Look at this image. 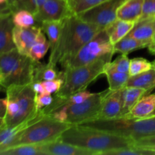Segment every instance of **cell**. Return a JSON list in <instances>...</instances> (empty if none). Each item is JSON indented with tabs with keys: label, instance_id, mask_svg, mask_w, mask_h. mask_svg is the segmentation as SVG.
<instances>
[{
	"label": "cell",
	"instance_id": "obj_9",
	"mask_svg": "<svg viewBox=\"0 0 155 155\" xmlns=\"http://www.w3.org/2000/svg\"><path fill=\"white\" fill-rule=\"evenodd\" d=\"M114 45L109 39L105 28L88 41L75 55L61 64L62 71L88 64L100 58L113 56Z\"/></svg>",
	"mask_w": 155,
	"mask_h": 155
},
{
	"label": "cell",
	"instance_id": "obj_45",
	"mask_svg": "<svg viewBox=\"0 0 155 155\" xmlns=\"http://www.w3.org/2000/svg\"><path fill=\"white\" fill-rule=\"evenodd\" d=\"M7 3H8V0H0V5L7 4Z\"/></svg>",
	"mask_w": 155,
	"mask_h": 155
},
{
	"label": "cell",
	"instance_id": "obj_17",
	"mask_svg": "<svg viewBox=\"0 0 155 155\" xmlns=\"http://www.w3.org/2000/svg\"><path fill=\"white\" fill-rule=\"evenodd\" d=\"M155 111V93L145 94L133 106L126 117L142 119L151 117Z\"/></svg>",
	"mask_w": 155,
	"mask_h": 155
},
{
	"label": "cell",
	"instance_id": "obj_34",
	"mask_svg": "<svg viewBox=\"0 0 155 155\" xmlns=\"http://www.w3.org/2000/svg\"><path fill=\"white\" fill-rule=\"evenodd\" d=\"M42 83L45 88V92L52 95V94H56L60 90L64 83V80L62 78H57L54 80L42 81Z\"/></svg>",
	"mask_w": 155,
	"mask_h": 155
},
{
	"label": "cell",
	"instance_id": "obj_13",
	"mask_svg": "<svg viewBox=\"0 0 155 155\" xmlns=\"http://www.w3.org/2000/svg\"><path fill=\"white\" fill-rule=\"evenodd\" d=\"M40 30L39 27H19L15 26L13 29V39L16 49L21 54L28 56L29 51Z\"/></svg>",
	"mask_w": 155,
	"mask_h": 155
},
{
	"label": "cell",
	"instance_id": "obj_2",
	"mask_svg": "<svg viewBox=\"0 0 155 155\" xmlns=\"http://www.w3.org/2000/svg\"><path fill=\"white\" fill-rule=\"evenodd\" d=\"M60 140L93 152L104 154L134 145V140L99 129L83 125H71L61 135Z\"/></svg>",
	"mask_w": 155,
	"mask_h": 155
},
{
	"label": "cell",
	"instance_id": "obj_18",
	"mask_svg": "<svg viewBox=\"0 0 155 155\" xmlns=\"http://www.w3.org/2000/svg\"><path fill=\"white\" fill-rule=\"evenodd\" d=\"M144 0H125L117 10V19L136 23L141 18Z\"/></svg>",
	"mask_w": 155,
	"mask_h": 155
},
{
	"label": "cell",
	"instance_id": "obj_11",
	"mask_svg": "<svg viewBox=\"0 0 155 155\" xmlns=\"http://www.w3.org/2000/svg\"><path fill=\"white\" fill-rule=\"evenodd\" d=\"M73 15L68 0H47L35 15L38 22L46 21H62Z\"/></svg>",
	"mask_w": 155,
	"mask_h": 155
},
{
	"label": "cell",
	"instance_id": "obj_35",
	"mask_svg": "<svg viewBox=\"0 0 155 155\" xmlns=\"http://www.w3.org/2000/svg\"><path fill=\"white\" fill-rule=\"evenodd\" d=\"M36 106L37 110H41L45 107H48L52 104L54 101V97L48 93H43V94H36Z\"/></svg>",
	"mask_w": 155,
	"mask_h": 155
},
{
	"label": "cell",
	"instance_id": "obj_10",
	"mask_svg": "<svg viewBox=\"0 0 155 155\" xmlns=\"http://www.w3.org/2000/svg\"><path fill=\"white\" fill-rule=\"evenodd\" d=\"M125 0H108L79 14L86 23L106 28L117 19V10Z\"/></svg>",
	"mask_w": 155,
	"mask_h": 155
},
{
	"label": "cell",
	"instance_id": "obj_8",
	"mask_svg": "<svg viewBox=\"0 0 155 155\" xmlns=\"http://www.w3.org/2000/svg\"><path fill=\"white\" fill-rule=\"evenodd\" d=\"M107 91L95 93L83 102L56 109L48 115L70 125H80L98 119Z\"/></svg>",
	"mask_w": 155,
	"mask_h": 155
},
{
	"label": "cell",
	"instance_id": "obj_40",
	"mask_svg": "<svg viewBox=\"0 0 155 155\" xmlns=\"http://www.w3.org/2000/svg\"><path fill=\"white\" fill-rule=\"evenodd\" d=\"M8 14H12L11 8L8 5V4L7 3V4L0 5V16H2L4 15H8Z\"/></svg>",
	"mask_w": 155,
	"mask_h": 155
},
{
	"label": "cell",
	"instance_id": "obj_25",
	"mask_svg": "<svg viewBox=\"0 0 155 155\" xmlns=\"http://www.w3.org/2000/svg\"><path fill=\"white\" fill-rule=\"evenodd\" d=\"M62 21H46L41 23L40 28L46 36L50 43V50H52L57 44L62 27Z\"/></svg>",
	"mask_w": 155,
	"mask_h": 155
},
{
	"label": "cell",
	"instance_id": "obj_19",
	"mask_svg": "<svg viewBox=\"0 0 155 155\" xmlns=\"http://www.w3.org/2000/svg\"><path fill=\"white\" fill-rule=\"evenodd\" d=\"M125 87L143 89L149 92L155 88V67L135 76H130Z\"/></svg>",
	"mask_w": 155,
	"mask_h": 155
},
{
	"label": "cell",
	"instance_id": "obj_24",
	"mask_svg": "<svg viewBox=\"0 0 155 155\" xmlns=\"http://www.w3.org/2000/svg\"><path fill=\"white\" fill-rule=\"evenodd\" d=\"M150 43L148 42L137 40L127 35L114 45V51L115 53L118 52L127 54L136 50L148 47Z\"/></svg>",
	"mask_w": 155,
	"mask_h": 155
},
{
	"label": "cell",
	"instance_id": "obj_49",
	"mask_svg": "<svg viewBox=\"0 0 155 155\" xmlns=\"http://www.w3.org/2000/svg\"><path fill=\"white\" fill-rule=\"evenodd\" d=\"M155 41V32H154V39H153V41H152V42H154Z\"/></svg>",
	"mask_w": 155,
	"mask_h": 155
},
{
	"label": "cell",
	"instance_id": "obj_31",
	"mask_svg": "<svg viewBox=\"0 0 155 155\" xmlns=\"http://www.w3.org/2000/svg\"><path fill=\"white\" fill-rule=\"evenodd\" d=\"M154 68V63L143 58H135L130 60L129 74L130 76H135L151 70Z\"/></svg>",
	"mask_w": 155,
	"mask_h": 155
},
{
	"label": "cell",
	"instance_id": "obj_29",
	"mask_svg": "<svg viewBox=\"0 0 155 155\" xmlns=\"http://www.w3.org/2000/svg\"><path fill=\"white\" fill-rule=\"evenodd\" d=\"M0 155H44L40 145H19L0 152Z\"/></svg>",
	"mask_w": 155,
	"mask_h": 155
},
{
	"label": "cell",
	"instance_id": "obj_23",
	"mask_svg": "<svg viewBox=\"0 0 155 155\" xmlns=\"http://www.w3.org/2000/svg\"><path fill=\"white\" fill-rule=\"evenodd\" d=\"M49 48V42L45 33L41 30L29 51L28 56L34 61H40L47 54Z\"/></svg>",
	"mask_w": 155,
	"mask_h": 155
},
{
	"label": "cell",
	"instance_id": "obj_5",
	"mask_svg": "<svg viewBox=\"0 0 155 155\" xmlns=\"http://www.w3.org/2000/svg\"><path fill=\"white\" fill-rule=\"evenodd\" d=\"M80 125L99 129L136 141L155 135V117L136 119L120 117L114 119H96Z\"/></svg>",
	"mask_w": 155,
	"mask_h": 155
},
{
	"label": "cell",
	"instance_id": "obj_36",
	"mask_svg": "<svg viewBox=\"0 0 155 155\" xmlns=\"http://www.w3.org/2000/svg\"><path fill=\"white\" fill-rule=\"evenodd\" d=\"M155 18V0H144L142 12L139 20Z\"/></svg>",
	"mask_w": 155,
	"mask_h": 155
},
{
	"label": "cell",
	"instance_id": "obj_38",
	"mask_svg": "<svg viewBox=\"0 0 155 155\" xmlns=\"http://www.w3.org/2000/svg\"><path fill=\"white\" fill-rule=\"evenodd\" d=\"M32 86H33V90H34L35 93L36 95H38V94L46 93L42 82H36V83H32Z\"/></svg>",
	"mask_w": 155,
	"mask_h": 155
},
{
	"label": "cell",
	"instance_id": "obj_48",
	"mask_svg": "<svg viewBox=\"0 0 155 155\" xmlns=\"http://www.w3.org/2000/svg\"><path fill=\"white\" fill-rule=\"evenodd\" d=\"M151 117H155V111L154 112V113H153V114H151Z\"/></svg>",
	"mask_w": 155,
	"mask_h": 155
},
{
	"label": "cell",
	"instance_id": "obj_37",
	"mask_svg": "<svg viewBox=\"0 0 155 155\" xmlns=\"http://www.w3.org/2000/svg\"><path fill=\"white\" fill-rule=\"evenodd\" d=\"M134 145L136 146H152L155 145V135L151 136H147V137L142 138L139 140L134 142Z\"/></svg>",
	"mask_w": 155,
	"mask_h": 155
},
{
	"label": "cell",
	"instance_id": "obj_44",
	"mask_svg": "<svg viewBox=\"0 0 155 155\" xmlns=\"http://www.w3.org/2000/svg\"><path fill=\"white\" fill-rule=\"evenodd\" d=\"M144 148H148V149L152 150V151H154L155 152V145H152V146H144Z\"/></svg>",
	"mask_w": 155,
	"mask_h": 155
},
{
	"label": "cell",
	"instance_id": "obj_53",
	"mask_svg": "<svg viewBox=\"0 0 155 155\" xmlns=\"http://www.w3.org/2000/svg\"><path fill=\"white\" fill-rule=\"evenodd\" d=\"M0 17H1V16H0Z\"/></svg>",
	"mask_w": 155,
	"mask_h": 155
},
{
	"label": "cell",
	"instance_id": "obj_1",
	"mask_svg": "<svg viewBox=\"0 0 155 155\" xmlns=\"http://www.w3.org/2000/svg\"><path fill=\"white\" fill-rule=\"evenodd\" d=\"M101 30L103 28L86 23L74 14L65 18L59 39L51 50L48 62L57 66L67 61Z\"/></svg>",
	"mask_w": 155,
	"mask_h": 155
},
{
	"label": "cell",
	"instance_id": "obj_3",
	"mask_svg": "<svg viewBox=\"0 0 155 155\" xmlns=\"http://www.w3.org/2000/svg\"><path fill=\"white\" fill-rule=\"evenodd\" d=\"M7 109L4 126L17 127L30 122L39 115L36 106V93L32 84L13 85L5 89Z\"/></svg>",
	"mask_w": 155,
	"mask_h": 155
},
{
	"label": "cell",
	"instance_id": "obj_15",
	"mask_svg": "<svg viewBox=\"0 0 155 155\" xmlns=\"http://www.w3.org/2000/svg\"><path fill=\"white\" fill-rule=\"evenodd\" d=\"M14 27L12 14L0 17V54L16 48L13 39Z\"/></svg>",
	"mask_w": 155,
	"mask_h": 155
},
{
	"label": "cell",
	"instance_id": "obj_21",
	"mask_svg": "<svg viewBox=\"0 0 155 155\" xmlns=\"http://www.w3.org/2000/svg\"><path fill=\"white\" fill-rule=\"evenodd\" d=\"M135 24L136 23L132 21L117 19L114 22L107 26L105 30L111 43L114 45L116 42L127 36L133 28Z\"/></svg>",
	"mask_w": 155,
	"mask_h": 155
},
{
	"label": "cell",
	"instance_id": "obj_6",
	"mask_svg": "<svg viewBox=\"0 0 155 155\" xmlns=\"http://www.w3.org/2000/svg\"><path fill=\"white\" fill-rule=\"evenodd\" d=\"M35 61L16 48L0 54V82L5 89L33 83Z\"/></svg>",
	"mask_w": 155,
	"mask_h": 155
},
{
	"label": "cell",
	"instance_id": "obj_30",
	"mask_svg": "<svg viewBox=\"0 0 155 155\" xmlns=\"http://www.w3.org/2000/svg\"><path fill=\"white\" fill-rule=\"evenodd\" d=\"M108 0H68L71 12L74 15H79L94 6Z\"/></svg>",
	"mask_w": 155,
	"mask_h": 155
},
{
	"label": "cell",
	"instance_id": "obj_26",
	"mask_svg": "<svg viewBox=\"0 0 155 155\" xmlns=\"http://www.w3.org/2000/svg\"><path fill=\"white\" fill-rule=\"evenodd\" d=\"M31 121L24 123L17 127H8L3 125L0 128V152L10 148L17 134L21 132L23 129L25 128Z\"/></svg>",
	"mask_w": 155,
	"mask_h": 155
},
{
	"label": "cell",
	"instance_id": "obj_42",
	"mask_svg": "<svg viewBox=\"0 0 155 155\" xmlns=\"http://www.w3.org/2000/svg\"><path fill=\"white\" fill-rule=\"evenodd\" d=\"M148 49H149V51H151L152 54H154V52H155V41L154 42H151V43L148 45Z\"/></svg>",
	"mask_w": 155,
	"mask_h": 155
},
{
	"label": "cell",
	"instance_id": "obj_7",
	"mask_svg": "<svg viewBox=\"0 0 155 155\" xmlns=\"http://www.w3.org/2000/svg\"><path fill=\"white\" fill-rule=\"evenodd\" d=\"M113 56L100 58L88 64L62 71L64 83L60 90L54 94L58 98H66L80 91L85 90L89 84L104 74L106 64L111 61Z\"/></svg>",
	"mask_w": 155,
	"mask_h": 155
},
{
	"label": "cell",
	"instance_id": "obj_50",
	"mask_svg": "<svg viewBox=\"0 0 155 155\" xmlns=\"http://www.w3.org/2000/svg\"><path fill=\"white\" fill-rule=\"evenodd\" d=\"M154 54H155V52H154ZM154 63L155 64V61H154Z\"/></svg>",
	"mask_w": 155,
	"mask_h": 155
},
{
	"label": "cell",
	"instance_id": "obj_33",
	"mask_svg": "<svg viewBox=\"0 0 155 155\" xmlns=\"http://www.w3.org/2000/svg\"><path fill=\"white\" fill-rule=\"evenodd\" d=\"M39 7H38L36 0H19L15 5L12 13L18 10H26L36 15Z\"/></svg>",
	"mask_w": 155,
	"mask_h": 155
},
{
	"label": "cell",
	"instance_id": "obj_46",
	"mask_svg": "<svg viewBox=\"0 0 155 155\" xmlns=\"http://www.w3.org/2000/svg\"><path fill=\"white\" fill-rule=\"evenodd\" d=\"M4 125V118H0V128Z\"/></svg>",
	"mask_w": 155,
	"mask_h": 155
},
{
	"label": "cell",
	"instance_id": "obj_47",
	"mask_svg": "<svg viewBox=\"0 0 155 155\" xmlns=\"http://www.w3.org/2000/svg\"><path fill=\"white\" fill-rule=\"evenodd\" d=\"M3 89H5L4 88V86H2V84L1 83V82H0V91H2V90H3Z\"/></svg>",
	"mask_w": 155,
	"mask_h": 155
},
{
	"label": "cell",
	"instance_id": "obj_41",
	"mask_svg": "<svg viewBox=\"0 0 155 155\" xmlns=\"http://www.w3.org/2000/svg\"><path fill=\"white\" fill-rule=\"evenodd\" d=\"M18 1H19V0H8V5L10 6L12 12H13L14 8H15V5L17 4V2H18Z\"/></svg>",
	"mask_w": 155,
	"mask_h": 155
},
{
	"label": "cell",
	"instance_id": "obj_51",
	"mask_svg": "<svg viewBox=\"0 0 155 155\" xmlns=\"http://www.w3.org/2000/svg\"><path fill=\"white\" fill-rule=\"evenodd\" d=\"M153 63H154V62H153ZM154 65L155 66V64H154Z\"/></svg>",
	"mask_w": 155,
	"mask_h": 155
},
{
	"label": "cell",
	"instance_id": "obj_4",
	"mask_svg": "<svg viewBox=\"0 0 155 155\" xmlns=\"http://www.w3.org/2000/svg\"><path fill=\"white\" fill-rule=\"evenodd\" d=\"M71 126L39 111V116L17 134L11 147L19 145H41L57 140Z\"/></svg>",
	"mask_w": 155,
	"mask_h": 155
},
{
	"label": "cell",
	"instance_id": "obj_16",
	"mask_svg": "<svg viewBox=\"0 0 155 155\" xmlns=\"http://www.w3.org/2000/svg\"><path fill=\"white\" fill-rule=\"evenodd\" d=\"M155 32V18L139 20L135 24L128 36L137 40L151 44L154 39Z\"/></svg>",
	"mask_w": 155,
	"mask_h": 155
},
{
	"label": "cell",
	"instance_id": "obj_12",
	"mask_svg": "<svg viewBox=\"0 0 155 155\" xmlns=\"http://www.w3.org/2000/svg\"><path fill=\"white\" fill-rule=\"evenodd\" d=\"M122 89L116 91L107 89L103 98L98 119H114L121 117Z\"/></svg>",
	"mask_w": 155,
	"mask_h": 155
},
{
	"label": "cell",
	"instance_id": "obj_20",
	"mask_svg": "<svg viewBox=\"0 0 155 155\" xmlns=\"http://www.w3.org/2000/svg\"><path fill=\"white\" fill-rule=\"evenodd\" d=\"M148 92L143 89L136 87H124L122 89V110L121 117L129 114L133 106L145 94Z\"/></svg>",
	"mask_w": 155,
	"mask_h": 155
},
{
	"label": "cell",
	"instance_id": "obj_32",
	"mask_svg": "<svg viewBox=\"0 0 155 155\" xmlns=\"http://www.w3.org/2000/svg\"><path fill=\"white\" fill-rule=\"evenodd\" d=\"M130 66V59L127 54H121L114 61L106 64L105 68L121 73L129 74Z\"/></svg>",
	"mask_w": 155,
	"mask_h": 155
},
{
	"label": "cell",
	"instance_id": "obj_39",
	"mask_svg": "<svg viewBox=\"0 0 155 155\" xmlns=\"http://www.w3.org/2000/svg\"><path fill=\"white\" fill-rule=\"evenodd\" d=\"M7 109V98H0V118H5Z\"/></svg>",
	"mask_w": 155,
	"mask_h": 155
},
{
	"label": "cell",
	"instance_id": "obj_52",
	"mask_svg": "<svg viewBox=\"0 0 155 155\" xmlns=\"http://www.w3.org/2000/svg\"><path fill=\"white\" fill-rule=\"evenodd\" d=\"M154 67H155V66H154Z\"/></svg>",
	"mask_w": 155,
	"mask_h": 155
},
{
	"label": "cell",
	"instance_id": "obj_22",
	"mask_svg": "<svg viewBox=\"0 0 155 155\" xmlns=\"http://www.w3.org/2000/svg\"><path fill=\"white\" fill-rule=\"evenodd\" d=\"M62 73V71H58L56 66L51 64L48 62L44 64L40 61H35L33 83L61 78Z\"/></svg>",
	"mask_w": 155,
	"mask_h": 155
},
{
	"label": "cell",
	"instance_id": "obj_14",
	"mask_svg": "<svg viewBox=\"0 0 155 155\" xmlns=\"http://www.w3.org/2000/svg\"><path fill=\"white\" fill-rule=\"evenodd\" d=\"M40 147L44 155H95L92 151L62 142L59 139L41 144Z\"/></svg>",
	"mask_w": 155,
	"mask_h": 155
},
{
	"label": "cell",
	"instance_id": "obj_43",
	"mask_svg": "<svg viewBox=\"0 0 155 155\" xmlns=\"http://www.w3.org/2000/svg\"><path fill=\"white\" fill-rule=\"evenodd\" d=\"M46 1H47V0H36V2H37L38 7H39V8L42 7V6L44 5V3H45ZM37 12H38V11H37Z\"/></svg>",
	"mask_w": 155,
	"mask_h": 155
},
{
	"label": "cell",
	"instance_id": "obj_28",
	"mask_svg": "<svg viewBox=\"0 0 155 155\" xmlns=\"http://www.w3.org/2000/svg\"><path fill=\"white\" fill-rule=\"evenodd\" d=\"M12 21L15 26L19 27H40L41 26V24L38 22L35 15L31 12L26 10H18L13 12Z\"/></svg>",
	"mask_w": 155,
	"mask_h": 155
},
{
	"label": "cell",
	"instance_id": "obj_27",
	"mask_svg": "<svg viewBox=\"0 0 155 155\" xmlns=\"http://www.w3.org/2000/svg\"><path fill=\"white\" fill-rule=\"evenodd\" d=\"M104 74L107 77L109 84L108 89L110 91L120 90L126 86L127 82L130 78V74L121 73L113 70L107 69L104 68Z\"/></svg>",
	"mask_w": 155,
	"mask_h": 155
}]
</instances>
